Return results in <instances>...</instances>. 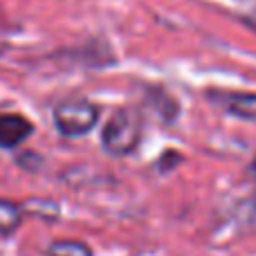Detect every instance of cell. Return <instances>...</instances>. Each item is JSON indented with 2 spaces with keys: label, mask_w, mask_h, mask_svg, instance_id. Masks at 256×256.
I'll return each instance as SVG.
<instances>
[{
  "label": "cell",
  "mask_w": 256,
  "mask_h": 256,
  "mask_svg": "<svg viewBox=\"0 0 256 256\" xmlns=\"http://www.w3.org/2000/svg\"><path fill=\"white\" fill-rule=\"evenodd\" d=\"M142 132H144V122L135 108H120L112 112L110 122L104 126L102 144L115 158L130 155L140 146Z\"/></svg>",
  "instance_id": "6da1fadb"
},
{
  "label": "cell",
  "mask_w": 256,
  "mask_h": 256,
  "mask_svg": "<svg viewBox=\"0 0 256 256\" xmlns=\"http://www.w3.org/2000/svg\"><path fill=\"white\" fill-rule=\"evenodd\" d=\"M99 115H102V110H99L97 104L74 99V102L58 104L52 112V122H54V128L63 137H81V135H88L97 126Z\"/></svg>",
  "instance_id": "7a4b0ae2"
},
{
  "label": "cell",
  "mask_w": 256,
  "mask_h": 256,
  "mask_svg": "<svg viewBox=\"0 0 256 256\" xmlns=\"http://www.w3.org/2000/svg\"><path fill=\"white\" fill-rule=\"evenodd\" d=\"M216 106L225 108L227 112L240 120L256 122V94L254 92H209Z\"/></svg>",
  "instance_id": "3957f363"
},
{
  "label": "cell",
  "mask_w": 256,
  "mask_h": 256,
  "mask_svg": "<svg viewBox=\"0 0 256 256\" xmlns=\"http://www.w3.org/2000/svg\"><path fill=\"white\" fill-rule=\"evenodd\" d=\"M34 132V126L22 115H0V148H16Z\"/></svg>",
  "instance_id": "277c9868"
},
{
  "label": "cell",
  "mask_w": 256,
  "mask_h": 256,
  "mask_svg": "<svg viewBox=\"0 0 256 256\" xmlns=\"http://www.w3.org/2000/svg\"><path fill=\"white\" fill-rule=\"evenodd\" d=\"M25 209L12 200H0V236H12L20 227Z\"/></svg>",
  "instance_id": "5b68a950"
},
{
  "label": "cell",
  "mask_w": 256,
  "mask_h": 256,
  "mask_svg": "<svg viewBox=\"0 0 256 256\" xmlns=\"http://www.w3.org/2000/svg\"><path fill=\"white\" fill-rule=\"evenodd\" d=\"M48 256H94V254H92V250L86 243H81V240L63 238V240H54V243L50 245Z\"/></svg>",
  "instance_id": "8992f818"
},
{
  "label": "cell",
  "mask_w": 256,
  "mask_h": 256,
  "mask_svg": "<svg viewBox=\"0 0 256 256\" xmlns=\"http://www.w3.org/2000/svg\"><path fill=\"white\" fill-rule=\"evenodd\" d=\"M243 22L248 27H252V30H256V9H254L252 14H248V16H243Z\"/></svg>",
  "instance_id": "52a82bcc"
},
{
  "label": "cell",
  "mask_w": 256,
  "mask_h": 256,
  "mask_svg": "<svg viewBox=\"0 0 256 256\" xmlns=\"http://www.w3.org/2000/svg\"><path fill=\"white\" fill-rule=\"evenodd\" d=\"M254 173H256V162H254Z\"/></svg>",
  "instance_id": "ba28073f"
}]
</instances>
